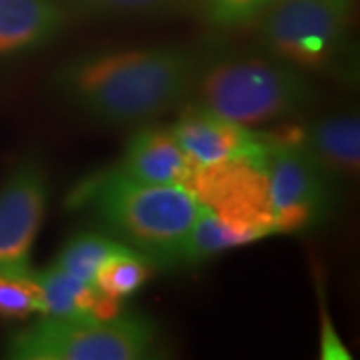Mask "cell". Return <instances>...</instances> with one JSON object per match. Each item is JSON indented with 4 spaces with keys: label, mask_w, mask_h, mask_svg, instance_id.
<instances>
[{
    "label": "cell",
    "mask_w": 360,
    "mask_h": 360,
    "mask_svg": "<svg viewBox=\"0 0 360 360\" xmlns=\"http://www.w3.org/2000/svg\"><path fill=\"white\" fill-rule=\"evenodd\" d=\"M198 80V60L176 46L112 52L68 65L65 96L104 124H136L179 104Z\"/></svg>",
    "instance_id": "obj_1"
},
{
    "label": "cell",
    "mask_w": 360,
    "mask_h": 360,
    "mask_svg": "<svg viewBox=\"0 0 360 360\" xmlns=\"http://www.w3.org/2000/svg\"><path fill=\"white\" fill-rule=\"evenodd\" d=\"M78 198L89 202L124 245L146 258L180 257L200 202L184 184H141L116 170L90 182Z\"/></svg>",
    "instance_id": "obj_2"
},
{
    "label": "cell",
    "mask_w": 360,
    "mask_h": 360,
    "mask_svg": "<svg viewBox=\"0 0 360 360\" xmlns=\"http://www.w3.org/2000/svg\"><path fill=\"white\" fill-rule=\"evenodd\" d=\"M155 333L134 316H44L16 333L8 356L18 360H139L148 356Z\"/></svg>",
    "instance_id": "obj_3"
},
{
    "label": "cell",
    "mask_w": 360,
    "mask_h": 360,
    "mask_svg": "<svg viewBox=\"0 0 360 360\" xmlns=\"http://www.w3.org/2000/svg\"><path fill=\"white\" fill-rule=\"evenodd\" d=\"M312 98L295 68L264 60L222 63L200 78V106L245 127L295 115Z\"/></svg>",
    "instance_id": "obj_4"
},
{
    "label": "cell",
    "mask_w": 360,
    "mask_h": 360,
    "mask_svg": "<svg viewBox=\"0 0 360 360\" xmlns=\"http://www.w3.org/2000/svg\"><path fill=\"white\" fill-rule=\"evenodd\" d=\"M350 4L347 0H276L262 13V42L288 65L322 66L338 51Z\"/></svg>",
    "instance_id": "obj_5"
},
{
    "label": "cell",
    "mask_w": 360,
    "mask_h": 360,
    "mask_svg": "<svg viewBox=\"0 0 360 360\" xmlns=\"http://www.w3.org/2000/svg\"><path fill=\"white\" fill-rule=\"evenodd\" d=\"M264 156L266 153L191 168L184 186L200 205L240 229L250 240L264 238L274 234Z\"/></svg>",
    "instance_id": "obj_6"
},
{
    "label": "cell",
    "mask_w": 360,
    "mask_h": 360,
    "mask_svg": "<svg viewBox=\"0 0 360 360\" xmlns=\"http://www.w3.org/2000/svg\"><path fill=\"white\" fill-rule=\"evenodd\" d=\"M264 156L269 200L276 232H296L321 219L326 208V170L302 144V134H266Z\"/></svg>",
    "instance_id": "obj_7"
},
{
    "label": "cell",
    "mask_w": 360,
    "mask_h": 360,
    "mask_svg": "<svg viewBox=\"0 0 360 360\" xmlns=\"http://www.w3.org/2000/svg\"><path fill=\"white\" fill-rule=\"evenodd\" d=\"M46 174L25 162L0 188V272L30 276V250L46 212Z\"/></svg>",
    "instance_id": "obj_8"
},
{
    "label": "cell",
    "mask_w": 360,
    "mask_h": 360,
    "mask_svg": "<svg viewBox=\"0 0 360 360\" xmlns=\"http://www.w3.org/2000/svg\"><path fill=\"white\" fill-rule=\"evenodd\" d=\"M170 130L188 158L191 168L212 167L232 158L260 156L269 148L266 134L226 120L205 106L186 110Z\"/></svg>",
    "instance_id": "obj_9"
},
{
    "label": "cell",
    "mask_w": 360,
    "mask_h": 360,
    "mask_svg": "<svg viewBox=\"0 0 360 360\" xmlns=\"http://www.w3.org/2000/svg\"><path fill=\"white\" fill-rule=\"evenodd\" d=\"M115 170L141 184H184L191 174V162L172 130L148 129L130 141Z\"/></svg>",
    "instance_id": "obj_10"
},
{
    "label": "cell",
    "mask_w": 360,
    "mask_h": 360,
    "mask_svg": "<svg viewBox=\"0 0 360 360\" xmlns=\"http://www.w3.org/2000/svg\"><path fill=\"white\" fill-rule=\"evenodd\" d=\"M39 286L40 314L44 316H96L112 319L118 314L120 302L106 298L96 286L84 283L60 266L32 272Z\"/></svg>",
    "instance_id": "obj_11"
},
{
    "label": "cell",
    "mask_w": 360,
    "mask_h": 360,
    "mask_svg": "<svg viewBox=\"0 0 360 360\" xmlns=\"http://www.w3.org/2000/svg\"><path fill=\"white\" fill-rule=\"evenodd\" d=\"M63 26V13L51 0H0V54L30 51Z\"/></svg>",
    "instance_id": "obj_12"
},
{
    "label": "cell",
    "mask_w": 360,
    "mask_h": 360,
    "mask_svg": "<svg viewBox=\"0 0 360 360\" xmlns=\"http://www.w3.org/2000/svg\"><path fill=\"white\" fill-rule=\"evenodd\" d=\"M302 144L326 172L356 176L360 167V118L354 112L322 118L302 134Z\"/></svg>",
    "instance_id": "obj_13"
},
{
    "label": "cell",
    "mask_w": 360,
    "mask_h": 360,
    "mask_svg": "<svg viewBox=\"0 0 360 360\" xmlns=\"http://www.w3.org/2000/svg\"><path fill=\"white\" fill-rule=\"evenodd\" d=\"M150 274H153L150 258H146L142 252L122 243L115 252H110L101 262L92 284L106 298L122 302L124 298H129L139 288H142L150 278Z\"/></svg>",
    "instance_id": "obj_14"
},
{
    "label": "cell",
    "mask_w": 360,
    "mask_h": 360,
    "mask_svg": "<svg viewBox=\"0 0 360 360\" xmlns=\"http://www.w3.org/2000/svg\"><path fill=\"white\" fill-rule=\"evenodd\" d=\"M246 243H252L248 234L232 226L231 222H226L224 219H220L210 208L200 205V212L182 243L179 258L196 262V260H205V258L219 255L222 250H229L232 246H240Z\"/></svg>",
    "instance_id": "obj_15"
},
{
    "label": "cell",
    "mask_w": 360,
    "mask_h": 360,
    "mask_svg": "<svg viewBox=\"0 0 360 360\" xmlns=\"http://www.w3.org/2000/svg\"><path fill=\"white\" fill-rule=\"evenodd\" d=\"M122 243H116L115 238H108L96 232H82L75 236L63 252L56 258V266H60L72 276H77L84 283H94V274L104 258L115 252Z\"/></svg>",
    "instance_id": "obj_16"
},
{
    "label": "cell",
    "mask_w": 360,
    "mask_h": 360,
    "mask_svg": "<svg viewBox=\"0 0 360 360\" xmlns=\"http://www.w3.org/2000/svg\"><path fill=\"white\" fill-rule=\"evenodd\" d=\"M40 312L39 286L30 276L0 272V319H26Z\"/></svg>",
    "instance_id": "obj_17"
},
{
    "label": "cell",
    "mask_w": 360,
    "mask_h": 360,
    "mask_svg": "<svg viewBox=\"0 0 360 360\" xmlns=\"http://www.w3.org/2000/svg\"><path fill=\"white\" fill-rule=\"evenodd\" d=\"M276 0H206L208 11L220 25H240L270 8Z\"/></svg>",
    "instance_id": "obj_18"
},
{
    "label": "cell",
    "mask_w": 360,
    "mask_h": 360,
    "mask_svg": "<svg viewBox=\"0 0 360 360\" xmlns=\"http://www.w3.org/2000/svg\"><path fill=\"white\" fill-rule=\"evenodd\" d=\"M90 4L115 11V13H150V11H162L176 0H89Z\"/></svg>",
    "instance_id": "obj_19"
},
{
    "label": "cell",
    "mask_w": 360,
    "mask_h": 360,
    "mask_svg": "<svg viewBox=\"0 0 360 360\" xmlns=\"http://www.w3.org/2000/svg\"><path fill=\"white\" fill-rule=\"evenodd\" d=\"M347 2H352V0H347Z\"/></svg>",
    "instance_id": "obj_20"
}]
</instances>
